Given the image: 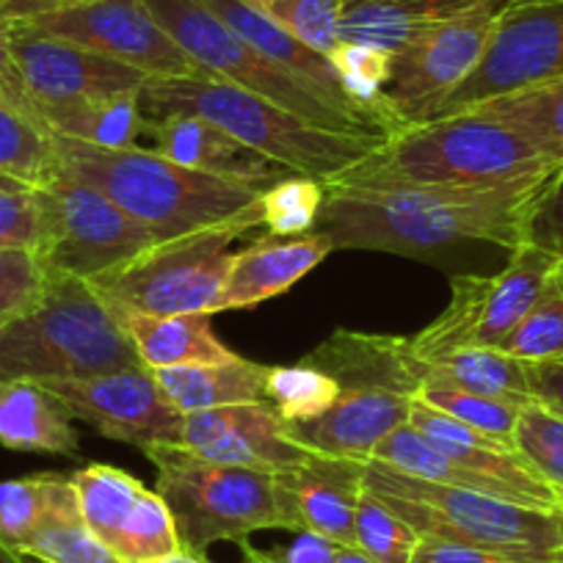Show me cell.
Instances as JSON below:
<instances>
[{"label":"cell","instance_id":"obj_1","mask_svg":"<svg viewBox=\"0 0 563 563\" xmlns=\"http://www.w3.org/2000/svg\"><path fill=\"white\" fill-rule=\"evenodd\" d=\"M558 172V169H555ZM552 172V175H555ZM552 175L497 188L327 186L312 232L334 249H365L437 263L467 243L522 246L525 216Z\"/></svg>","mask_w":563,"mask_h":563},{"label":"cell","instance_id":"obj_2","mask_svg":"<svg viewBox=\"0 0 563 563\" xmlns=\"http://www.w3.org/2000/svg\"><path fill=\"white\" fill-rule=\"evenodd\" d=\"M539 150L511 128L475 113L409 124L327 186L349 188H497L552 175Z\"/></svg>","mask_w":563,"mask_h":563},{"label":"cell","instance_id":"obj_3","mask_svg":"<svg viewBox=\"0 0 563 563\" xmlns=\"http://www.w3.org/2000/svg\"><path fill=\"white\" fill-rule=\"evenodd\" d=\"M144 117L191 113L241 141L290 175L332 183L371 155L387 135L318 128L299 113L208 73L191 78H150L141 89Z\"/></svg>","mask_w":563,"mask_h":563},{"label":"cell","instance_id":"obj_4","mask_svg":"<svg viewBox=\"0 0 563 563\" xmlns=\"http://www.w3.org/2000/svg\"><path fill=\"white\" fill-rule=\"evenodd\" d=\"M58 172L100 188L158 241L208 230L257 205L263 186L186 169L155 150H106L53 133Z\"/></svg>","mask_w":563,"mask_h":563},{"label":"cell","instance_id":"obj_5","mask_svg":"<svg viewBox=\"0 0 563 563\" xmlns=\"http://www.w3.org/2000/svg\"><path fill=\"white\" fill-rule=\"evenodd\" d=\"M144 365L111 301L80 276L51 271L45 296L0 329V378L62 382Z\"/></svg>","mask_w":563,"mask_h":563},{"label":"cell","instance_id":"obj_6","mask_svg":"<svg viewBox=\"0 0 563 563\" xmlns=\"http://www.w3.org/2000/svg\"><path fill=\"white\" fill-rule=\"evenodd\" d=\"M365 489L420 536L481 547L514 563H555L563 547V508L519 506L486 492L411 478L378 462L365 464Z\"/></svg>","mask_w":563,"mask_h":563},{"label":"cell","instance_id":"obj_7","mask_svg":"<svg viewBox=\"0 0 563 563\" xmlns=\"http://www.w3.org/2000/svg\"><path fill=\"white\" fill-rule=\"evenodd\" d=\"M155 492L175 517L180 547L205 555L216 541H246L260 530H285L274 473L208 462L183 445H153Z\"/></svg>","mask_w":563,"mask_h":563},{"label":"cell","instance_id":"obj_8","mask_svg":"<svg viewBox=\"0 0 563 563\" xmlns=\"http://www.w3.org/2000/svg\"><path fill=\"white\" fill-rule=\"evenodd\" d=\"M263 227L260 208L208 230L158 241L91 285L108 301L144 316H213L232 263V243Z\"/></svg>","mask_w":563,"mask_h":563},{"label":"cell","instance_id":"obj_9","mask_svg":"<svg viewBox=\"0 0 563 563\" xmlns=\"http://www.w3.org/2000/svg\"><path fill=\"white\" fill-rule=\"evenodd\" d=\"M144 3L202 73L254 91L276 106L299 113L318 128L340 130V133H371L360 122L329 106L316 89L301 84L296 75L249 45L219 14L210 12L202 0H144Z\"/></svg>","mask_w":563,"mask_h":563},{"label":"cell","instance_id":"obj_10","mask_svg":"<svg viewBox=\"0 0 563 563\" xmlns=\"http://www.w3.org/2000/svg\"><path fill=\"white\" fill-rule=\"evenodd\" d=\"M558 265H563L561 257L522 243L497 274L456 276L442 316L409 338L415 360L451 349H500Z\"/></svg>","mask_w":563,"mask_h":563},{"label":"cell","instance_id":"obj_11","mask_svg":"<svg viewBox=\"0 0 563 563\" xmlns=\"http://www.w3.org/2000/svg\"><path fill=\"white\" fill-rule=\"evenodd\" d=\"M36 191L45 219L40 257L51 271L95 282L155 243L147 227L89 183L58 172L51 186Z\"/></svg>","mask_w":563,"mask_h":563},{"label":"cell","instance_id":"obj_12","mask_svg":"<svg viewBox=\"0 0 563 563\" xmlns=\"http://www.w3.org/2000/svg\"><path fill=\"white\" fill-rule=\"evenodd\" d=\"M503 3L478 0L467 12L431 25L393 56L384 106L400 128L429 122L473 75L495 31Z\"/></svg>","mask_w":563,"mask_h":563},{"label":"cell","instance_id":"obj_13","mask_svg":"<svg viewBox=\"0 0 563 563\" xmlns=\"http://www.w3.org/2000/svg\"><path fill=\"white\" fill-rule=\"evenodd\" d=\"M23 23L128 64L147 78H191L202 73L144 0H78L25 18Z\"/></svg>","mask_w":563,"mask_h":563},{"label":"cell","instance_id":"obj_14","mask_svg":"<svg viewBox=\"0 0 563 563\" xmlns=\"http://www.w3.org/2000/svg\"><path fill=\"white\" fill-rule=\"evenodd\" d=\"M555 78H563V0L503 7L478 67L448 97L434 119Z\"/></svg>","mask_w":563,"mask_h":563},{"label":"cell","instance_id":"obj_15","mask_svg":"<svg viewBox=\"0 0 563 563\" xmlns=\"http://www.w3.org/2000/svg\"><path fill=\"white\" fill-rule=\"evenodd\" d=\"M42 384L64 400L75 420L89 422L106 440L141 451L183 442V415L166 398L150 367H122L100 376Z\"/></svg>","mask_w":563,"mask_h":563},{"label":"cell","instance_id":"obj_16","mask_svg":"<svg viewBox=\"0 0 563 563\" xmlns=\"http://www.w3.org/2000/svg\"><path fill=\"white\" fill-rule=\"evenodd\" d=\"M12 47L14 62L34 102L36 119L45 108L130 95L144 89L150 80L139 69L113 62L102 53L29 29L23 20H18Z\"/></svg>","mask_w":563,"mask_h":563},{"label":"cell","instance_id":"obj_17","mask_svg":"<svg viewBox=\"0 0 563 563\" xmlns=\"http://www.w3.org/2000/svg\"><path fill=\"white\" fill-rule=\"evenodd\" d=\"M180 445L208 462L263 473L296 467L310 456L307 448L290 440L288 422L268 400L183 415Z\"/></svg>","mask_w":563,"mask_h":563},{"label":"cell","instance_id":"obj_18","mask_svg":"<svg viewBox=\"0 0 563 563\" xmlns=\"http://www.w3.org/2000/svg\"><path fill=\"white\" fill-rule=\"evenodd\" d=\"M274 489L285 530H307L338 544H354L365 464L310 453L296 467L274 473Z\"/></svg>","mask_w":563,"mask_h":563},{"label":"cell","instance_id":"obj_19","mask_svg":"<svg viewBox=\"0 0 563 563\" xmlns=\"http://www.w3.org/2000/svg\"><path fill=\"white\" fill-rule=\"evenodd\" d=\"M411 400L415 393L389 384H343L332 409L288 426V434L310 453L367 464L376 448L409 422Z\"/></svg>","mask_w":563,"mask_h":563},{"label":"cell","instance_id":"obj_20","mask_svg":"<svg viewBox=\"0 0 563 563\" xmlns=\"http://www.w3.org/2000/svg\"><path fill=\"white\" fill-rule=\"evenodd\" d=\"M409 422L431 445L440 448L445 456H451L464 470L478 475L495 497L519 503V506L547 508V511L563 508L561 497L506 442L481 434V431L470 429V426H462L453 417L431 409V406H426L417 398L411 400Z\"/></svg>","mask_w":563,"mask_h":563},{"label":"cell","instance_id":"obj_21","mask_svg":"<svg viewBox=\"0 0 563 563\" xmlns=\"http://www.w3.org/2000/svg\"><path fill=\"white\" fill-rule=\"evenodd\" d=\"M144 119H147V144L144 147L155 150L158 155L186 166V169L227 177V180L254 183V186L263 188L274 186L276 180L290 175L285 166L243 147L241 141L210 124L208 119L191 117V113Z\"/></svg>","mask_w":563,"mask_h":563},{"label":"cell","instance_id":"obj_22","mask_svg":"<svg viewBox=\"0 0 563 563\" xmlns=\"http://www.w3.org/2000/svg\"><path fill=\"white\" fill-rule=\"evenodd\" d=\"M334 246L321 232L299 238L265 235L232 254L224 288L213 305L216 312L254 310L263 301L288 294L310 271H316Z\"/></svg>","mask_w":563,"mask_h":563},{"label":"cell","instance_id":"obj_23","mask_svg":"<svg viewBox=\"0 0 563 563\" xmlns=\"http://www.w3.org/2000/svg\"><path fill=\"white\" fill-rule=\"evenodd\" d=\"M202 3L210 12L219 14L238 36H243L249 45L257 47L263 56H268L271 62L279 64L282 69H288L290 75H296L301 84L316 89L329 106H334L340 113H345L349 119L360 122L362 128L371 130V133L384 135L382 130L367 119V113L345 95L338 69H334L332 58H329L327 53L316 51V47L296 40L294 34H288V31L279 29L276 23H271L268 18L254 12L252 7H246L243 0H202Z\"/></svg>","mask_w":563,"mask_h":563},{"label":"cell","instance_id":"obj_24","mask_svg":"<svg viewBox=\"0 0 563 563\" xmlns=\"http://www.w3.org/2000/svg\"><path fill=\"white\" fill-rule=\"evenodd\" d=\"M73 411L42 382L0 378V445L20 453L78 456Z\"/></svg>","mask_w":563,"mask_h":563},{"label":"cell","instance_id":"obj_25","mask_svg":"<svg viewBox=\"0 0 563 563\" xmlns=\"http://www.w3.org/2000/svg\"><path fill=\"white\" fill-rule=\"evenodd\" d=\"M307 365L321 367L343 384H389V387L417 393L420 365L409 349V338L367 334L338 329L327 343L307 354Z\"/></svg>","mask_w":563,"mask_h":563},{"label":"cell","instance_id":"obj_26","mask_svg":"<svg viewBox=\"0 0 563 563\" xmlns=\"http://www.w3.org/2000/svg\"><path fill=\"white\" fill-rule=\"evenodd\" d=\"M119 323L133 340L141 362L150 371L180 365H205V362H230L235 351L227 349L210 327V316H144L113 305Z\"/></svg>","mask_w":563,"mask_h":563},{"label":"cell","instance_id":"obj_27","mask_svg":"<svg viewBox=\"0 0 563 563\" xmlns=\"http://www.w3.org/2000/svg\"><path fill=\"white\" fill-rule=\"evenodd\" d=\"M478 0H345L340 42L398 56L431 25L467 12Z\"/></svg>","mask_w":563,"mask_h":563},{"label":"cell","instance_id":"obj_28","mask_svg":"<svg viewBox=\"0 0 563 563\" xmlns=\"http://www.w3.org/2000/svg\"><path fill=\"white\" fill-rule=\"evenodd\" d=\"M153 373L166 398L175 404V409L180 415H194V411L265 400L268 365L235 356L230 362L161 367Z\"/></svg>","mask_w":563,"mask_h":563},{"label":"cell","instance_id":"obj_29","mask_svg":"<svg viewBox=\"0 0 563 563\" xmlns=\"http://www.w3.org/2000/svg\"><path fill=\"white\" fill-rule=\"evenodd\" d=\"M40 122L51 133L91 144V147L130 150L144 147V141H147V119L141 111V91L45 108L40 111Z\"/></svg>","mask_w":563,"mask_h":563},{"label":"cell","instance_id":"obj_30","mask_svg":"<svg viewBox=\"0 0 563 563\" xmlns=\"http://www.w3.org/2000/svg\"><path fill=\"white\" fill-rule=\"evenodd\" d=\"M18 552L40 563H119L86 525L73 478L58 473L45 517Z\"/></svg>","mask_w":563,"mask_h":563},{"label":"cell","instance_id":"obj_31","mask_svg":"<svg viewBox=\"0 0 563 563\" xmlns=\"http://www.w3.org/2000/svg\"><path fill=\"white\" fill-rule=\"evenodd\" d=\"M462 113L506 124L528 139L550 164L563 166V78L506 91Z\"/></svg>","mask_w":563,"mask_h":563},{"label":"cell","instance_id":"obj_32","mask_svg":"<svg viewBox=\"0 0 563 563\" xmlns=\"http://www.w3.org/2000/svg\"><path fill=\"white\" fill-rule=\"evenodd\" d=\"M420 371L492 398L533 400L528 382V362H519L500 349H451L417 360Z\"/></svg>","mask_w":563,"mask_h":563},{"label":"cell","instance_id":"obj_33","mask_svg":"<svg viewBox=\"0 0 563 563\" xmlns=\"http://www.w3.org/2000/svg\"><path fill=\"white\" fill-rule=\"evenodd\" d=\"M0 175L29 188H45L58 175L53 133L34 117L0 100Z\"/></svg>","mask_w":563,"mask_h":563},{"label":"cell","instance_id":"obj_34","mask_svg":"<svg viewBox=\"0 0 563 563\" xmlns=\"http://www.w3.org/2000/svg\"><path fill=\"white\" fill-rule=\"evenodd\" d=\"M69 478L78 492L80 514H84L86 525L111 550L119 528L130 517L147 486L141 484L135 475H130L128 470L111 467V464H86V467L75 470Z\"/></svg>","mask_w":563,"mask_h":563},{"label":"cell","instance_id":"obj_35","mask_svg":"<svg viewBox=\"0 0 563 563\" xmlns=\"http://www.w3.org/2000/svg\"><path fill=\"white\" fill-rule=\"evenodd\" d=\"M415 398L431 406V409L442 411V415L453 417L462 426H470V429L495 437V440L514 448V429H517L519 411H522L525 404L473 393V389H464L426 371H420Z\"/></svg>","mask_w":563,"mask_h":563},{"label":"cell","instance_id":"obj_36","mask_svg":"<svg viewBox=\"0 0 563 563\" xmlns=\"http://www.w3.org/2000/svg\"><path fill=\"white\" fill-rule=\"evenodd\" d=\"M500 351L528 365L563 360V265L544 282L522 321L503 340Z\"/></svg>","mask_w":563,"mask_h":563},{"label":"cell","instance_id":"obj_37","mask_svg":"<svg viewBox=\"0 0 563 563\" xmlns=\"http://www.w3.org/2000/svg\"><path fill=\"white\" fill-rule=\"evenodd\" d=\"M338 398V378L307 362L268 367V376H265V400L279 411L288 426L316 420L323 411L332 409Z\"/></svg>","mask_w":563,"mask_h":563},{"label":"cell","instance_id":"obj_38","mask_svg":"<svg viewBox=\"0 0 563 563\" xmlns=\"http://www.w3.org/2000/svg\"><path fill=\"white\" fill-rule=\"evenodd\" d=\"M180 550V536H177L169 506L158 492L144 489L113 539V558L119 563H158Z\"/></svg>","mask_w":563,"mask_h":563},{"label":"cell","instance_id":"obj_39","mask_svg":"<svg viewBox=\"0 0 563 563\" xmlns=\"http://www.w3.org/2000/svg\"><path fill=\"white\" fill-rule=\"evenodd\" d=\"M323 199H327V186L321 180L288 175L274 186L263 188L257 199L260 219L268 235L274 238L307 235L316 230Z\"/></svg>","mask_w":563,"mask_h":563},{"label":"cell","instance_id":"obj_40","mask_svg":"<svg viewBox=\"0 0 563 563\" xmlns=\"http://www.w3.org/2000/svg\"><path fill=\"white\" fill-rule=\"evenodd\" d=\"M514 451L547 481L563 503V415L541 400H528L514 429Z\"/></svg>","mask_w":563,"mask_h":563},{"label":"cell","instance_id":"obj_41","mask_svg":"<svg viewBox=\"0 0 563 563\" xmlns=\"http://www.w3.org/2000/svg\"><path fill=\"white\" fill-rule=\"evenodd\" d=\"M420 533L395 514L387 503L371 489H362L356 506L354 547H360L373 563H411Z\"/></svg>","mask_w":563,"mask_h":563},{"label":"cell","instance_id":"obj_42","mask_svg":"<svg viewBox=\"0 0 563 563\" xmlns=\"http://www.w3.org/2000/svg\"><path fill=\"white\" fill-rule=\"evenodd\" d=\"M243 3L327 56L340 45L345 0H243Z\"/></svg>","mask_w":563,"mask_h":563},{"label":"cell","instance_id":"obj_43","mask_svg":"<svg viewBox=\"0 0 563 563\" xmlns=\"http://www.w3.org/2000/svg\"><path fill=\"white\" fill-rule=\"evenodd\" d=\"M51 268L36 252L0 249V329L29 316L42 301Z\"/></svg>","mask_w":563,"mask_h":563},{"label":"cell","instance_id":"obj_44","mask_svg":"<svg viewBox=\"0 0 563 563\" xmlns=\"http://www.w3.org/2000/svg\"><path fill=\"white\" fill-rule=\"evenodd\" d=\"M56 473L29 475V478L0 481V539L18 550L51 506Z\"/></svg>","mask_w":563,"mask_h":563},{"label":"cell","instance_id":"obj_45","mask_svg":"<svg viewBox=\"0 0 563 563\" xmlns=\"http://www.w3.org/2000/svg\"><path fill=\"white\" fill-rule=\"evenodd\" d=\"M45 243V219H42L40 191H0V249H25L42 252Z\"/></svg>","mask_w":563,"mask_h":563},{"label":"cell","instance_id":"obj_46","mask_svg":"<svg viewBox=\"0 0 563 563\" xmlns=\"http://www.w3.org/2000/svg\"><path fill=\"white\" fill-rule=\"evenodd\" d=\"M522 243L563 260V166L541 186L539 197L525 216Z\"/></svg>","mask_w":563,"mask_h":563},{"label":"cell","instance_id":"obj_47","mask_svg":"<svg viewBox=\"0 0 563 563\" xmlns=\"http://www.w3.org/2000/svg\"><path fill=\"white\" fill-rule=\"evenodd\" d=\"M243 561L246 563H334V555H338V541L327 539V536L307 533L301 530L290 544L285 547H254L252 541H241Z\"/></svg>","mask_w":563,"mask_h":563},{"label":"cell","instance_id":"obj_48","mask_svg":"<svg viewBox=\"0 0 563 563\" xmlns=\"http://www.w3.org/2000/svg\"><path fill=\"white\" fill-rule=\"evenodd\" d=\"M18 14H0V100L20 108L23 113L34 117V102L23 84L18 62H14V29H18ZM36 119V117H34ZM40 122V119H36ZM42 124V122H40Z\"/></svg>","mask_w":563,"mask_h":563},{"label":"cell","instance_id":"obj_49","mask_svg":"<svg viewBox=\"0 0 563 563\" xmlns=\"http://www.w3.org/2000/svg\"><path fill=\"white\" fill-rule=\"evenodd\" d=\"M411 563H514L508 558L497 555V552L481 550V547L456 544V541L431 539V536H420Z\"/></svg>","mask_w":563,"mask_h":563},{"label":"cell","instance_id":"obj_50","mask_svg":"<svg viewBox=\"0 0 563 563\" xmlns=\"http://www.w3.org/2000/svg\"><path fill=\"white\" fill-rule=\"evenodd\" d=\"M528 382L530 395L536 400L552 406V409H558L563 415V360L528 365Z\"/></svg>","mask_w":563,"mask_h":563},{"label":"cell","instance_id":"obj_51","mask_svg":"<svg viewBox=\"0 0 563 563\" xmlns=\"http://www.w3.org/2000/svg\"><path fill=\"white\" fill-rule=\"evenodd\" d=\"M53 7H56V0H0V14H18L20 20H25Z\"/></svg>","mask_w":563,"mask_h":563},{"label":"cell","instance_id":"obj_52","mask_svg":"<svg viewBox=\"0 0 563 563\" xmlns=\"http://www.w3.org/2000/svg\"><path fill=\"white\" fill-rule=\"evenodd\" d=\"M334 563H373V561L360 550V547L340 544L338 555H334Z\"/></svg>","mask_w":563,"mask_h":563},{"label":"cell","instance_id":"obj_53","mask_svg":"<svg viewBox=\"0 0 563 563\" xmlns=\"http://www.w3.org/2000/svg\"><path fill=\"white\" fill-rule=\"evenodd\" d=\"M158 563H210V561L205 555H194V552L180 550V552H175V555L164 558V561H158Z\"/></svg>","mask_w":563,"mask_h":563},{"label":"cell","instance_id":"obj_54","mask_svg":"<svg viewBox=\"0 0 563 563\" xmlns=\"http://www.w3.org/2000/svg\"><path fill=\"white\" fill-rule=\"evenodd\" d=\"M0 563H29V561H25V555H20L14 547H9L7 541L0 539Z\"/></svg>","mask_w":563,"mask_h":563},{"label":"cell","instance_id":"obj_55","mask_svg":"<svg viewBox=\"0 0 563 563\" xmlns=\"http://www.w3.org/2000/svg\"><path fill=\"white\" fill-rule=\"evenodd\" d=\"M20 188H29V186H23V183L12 180V177L7 175H0V191H20Z\"/></svg>","mask_w":563,"mask_h":563},{"label":"cell","instance_id":"obj_56","mask_svg":"<svg viewBox=\"0 0 563 563\" xmlns=\"http://www.w3.org/2000/svg\"><path fill=\"white\" fill-rule=\"evenodd\" d=\"M522 3H544V0H503V7H522Z\"/></svg>","mask_w":563,"mask_h":563},{"label":"cell","instance_id":"obj_57","mask_svg":"<svg viewBox=\"0 0 563 563\" xmlns=\"http://www.w3.org/2000/svg\"><path fill=\"white\" fill-rule=\"evenodd\" d=\"M67 3H78V0H56V7H67Z\"/></svg>","mask_w":563,"mask_h":563},{"label":"cell","instance_id":"obj_58","mask_svg":"<svg viewBox=\"0 0 563 563\" xmlns=\"http://www.w3.org/2000/svg\"><path fill=\"white\" fill-rule=\"evenodd\" d=\"M555 563H563V547L555 552Z\"/></svg>","mask_w":563,"mask_h":563},{"label":"cell","instance_id":"obj_59","mask_svg":"<svg viewBox=\"0 0 563 563\" xmlns=\"http://www.w3.org/2000/svg\"><path fill=\"white\" fill-rule=\"evenodd\" d=\"M495 3H503V0H495Z\"/></svg>","mask_w":563,"mask_h":563}]
</instances>
